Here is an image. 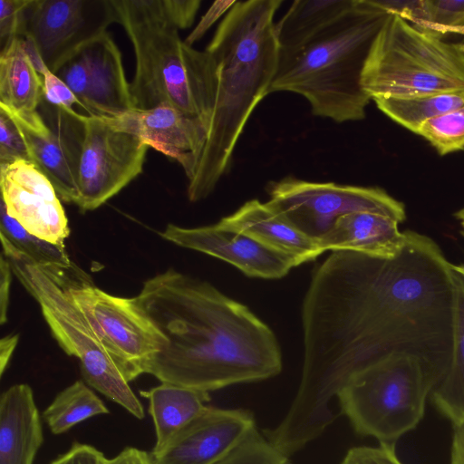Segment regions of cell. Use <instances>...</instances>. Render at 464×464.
Listing matches in <instances>:
<instances>
[{"label": "cell", "instance_id": "cell-41", "mask_svg": "<svg viewBox=\"0 0 464 464\" xmlns=\"http://www.w3.org/2000/svg\"><path fill=\"white\" fill-rule=\"evenodd\" d=\"M19 341L18 334H9L0 341V374H4Z\"/></svg>", "mask_w": 464, "mask_h": 464}, {"label": "cell", "instance_id": "cell-15", "mask_svg": "<svg viewBox=\"0 0 464 464\" xmlns=\"http://www.w3.org/2000/svg\"><path fill=\"white\" fill-rule=\"evenodd\" d=\"M1 204L30 234L65 246L70 227L60 198L45 175L32 162L0 164Z\"/></svg>", "mask_w": 464, "mask_h": 464}, {"label": "cell", "instance_id": "cell-44", "mask_svg": "<svg viewBox=\"0 0 464 464\" xmlns=\"http://www.w3.org/2000/svg\"><path fill=\"white\" fill-rule=\"evenodd\" d=\"M447 34H456L464 35V26L449 28V29L444 30L443 35H445Z\"/></svg>", "mask_w": 464, "mask_h": 464}, {"label": "cell", "instance_id": "cell-17", "mask_svg": "<svg viewBox=\"0 0 464 464\" xmlns=\"http://www.w3.org/2000/svg\"><path fill=\"white\" fill-rule=\"evenodd\" d=\"M160 236L177 246L221 259L251 277L278 279L294 267L282 255L218 223L197 227L169 223Z\"/></svg>", "mask_w": 464, "mask_h": 464}, {"label": "cell", "instance_id": "cell-39", "mask_svg": "<svg viewBox=\"0 0 464 464\" xmlns=\"http://www.w3.org/2000/svg\"><path fill=\"white\" fill-rule=\"evenodd\" d=\"M13 270L9 261L4 255L0 257V324H4L7 321V313L10 301V288L12 282Z\"/></svg>", "mask_w": 464, "mask_h": 464}, {"label": "cell", "instance_id": "cell-1", "mask_svg": "<svg viewBox=\"0 0 464 464\" xmlns=\"http://www.w3.org/2000/svg\"><path fill=\"white\" fill-rule=\"evenodd\" d=\"M406 234L392 258L335 251L314 269L302 304L300 385L270 430L284 450L295 453L321 435L336 418L330 401L353 375L390 354L418 356L440 380L447 372L457 273L434 240Z\"/></svg>", "mask_w": 464, "mask_h": 464}, {"label": "cell", "instance_id": "cell-16", "mask_svg": "<svg viewBox=\"0 0 464 464\" xmlns=\"http://www.w3.org/2000/svg\"><path fill=\"white\" fill-rule=\"evenodd\" d=\"M255 427L247 410L208 405L161 450L150 452L156 464H215Z\"/></svg>", "mask_w": 464, "mask_h": 464}, {"label": "cell", "instance_id": "cell-13", "mask_svg": "<svg viewBox=\"0 0 464 464\" xmlns=\"http://www.w3.org/2000/svg\"><path fill=\"white\" fill-rule=\"evenodd\" d=\"M53 72L90 116L119 119L135 110L121 53L107 31L72 51Z\"/></svg>", "mask_w": 464, "mask_h": 464}, {"label": "cell", "instance_id": "cell-26", "mask_svg": "<svg viewBox=\"0 0 464 464\" xmlns=\"http://www.w3.org/2000/svg\"><path fill=\"white\" fill-rule=\"evenodd\" d=\"M431 401L454 429L464 427V279L458 274L452 357L447 372L431 391Z\"/></svg>", "mask_w": 464, "mask_h": 464}, {"label": "cell", "instance_id": "cell-10", "mask_svg": "<svg viewBox=\"0 0 464 464\" xmlns=\"http://www.w3.org/2000/svg\"><path fill=\"white\" fill-rule=\"evenodd\" d=\"M66 292L127 381L146 373L166 340L136 298L108 294L94 284Z\"/></svg>", "mask_w": 464, "mask_h": 464}, {"label": "cell", "instance_id": "cell-45", "mask_svg": "<svg viewBox=\"0 0 464 464\" xmlns=\"http://www.w3.org/2000/svg\"><path fill=\"white\" fill-rule=\"evenodd\" d=\"M455 272L464 279V262L459 265H453Z\"/></svg>", "mask_w": 464, "mask_h": 464}, {"label": "cell", "instance_id": "cell-33", "mask_svg": "<svg viewBox=\"0 0 464 464\" xmlns=\"http://www.w3.org/2000/svg\"><path fill=\"white\" fill-rule=\"evenodd\" d=\"M31 0H0V45L4 50L24 30V14Z\"/></svg>", "mask_w": 464, "mask_h": 464}, {"label": "cell", "instance_id": "cell-7", "mask_svg": "<svg viewBox=\"0 0 464 464\" xmlns=\"http://www.w3.org/2000/svg\"><path fill=\"white\" fill-rule=\"evenodd\" d=\"M440 380L418 356L397 353L356 372L337 397L356 433L395 443L422 419Z\"/></svg>", "mask_w": 464, "mask_h": 464}, {"label": "cell", "instance_id": "cell-11", "mask_svg": "<svg viewBox=\"0 0 464 464\" xmlns=\"http://www.w3.org/2000/svg\"><path fill=\"white\" fill-rule=\"evenodd\" d=\"M82 120L75 205L86 212L100 208L142 172L149 147L121 118L82 115Z\"/></svg>", "mask_w": 464, "mask_h": 464}, {"label": "cell", "instance_id": "cell-38", "mask_svg": "<svg viewBox=\"0 0 464 464\" xmlns=\"http://www.w3.org/2000/svg\"><path fill=\"white\" fill-rule=\"evenodd\" d=\"M237 1H215L206 14L201 17L194 30L184 40L190 46L201 39L207 31L222 16L230 10Z\"/></svg>", "mask_w": 464, "mask_h": 464}, {"label": "cell", "instance_id": "cell-27", "mask_svg": "<svg viewBox=\"0 0 464 464\" xmlns=\"http://www.w3.org/2000/svg\"><path fill=\"white\" fill-rule=\"evenodd\" d=\"M108 413L104 402L89 385L76 381L55 396L43 417L52 433L60 435L93 416Z\"/></svg>", "mask_w": 464, "mask_h": 464}, {"label": "cell", "instance_id": "cell-43", "mask_svg": "<svg viewBox=\"0 0 464 464\" xmlns=\"http://www.w3.org/2000/svg\"><path fill=\"white\" fill-rule=\"evenodd\" d=\"M454 217L459 221L460 225V232L464 237V207L459 208L457 212H455Z\"/></svg>", "mask_w": 464, "mask_h": 464}, {"label": "cell", "instance_id": "cell-30", "mask_svg": "<svg viewBox=\"0 0 464 464\" xmlns=\"http://www.w3.org/2000/svg\"><path fill=\"white\" fill-rule=\"evenodd\" d=\"M215 464H291L288 456L252 429Z\"/></svg>", "mask_w": 464, "mask_h": 464}, {"label": "cell", "instance_id": "cell-32", "mask_svg": "<svg viewBox=\"0 0 464 464\" xmlns=\"http://www.w3.org/2000/svg\"><path fill=\"white\" fill-rule=\"evenodd\" d=\"M18 160L31 162L26 143L11 115L0 108V164Z\"/></svg>", "mask_w": 464, "mask_h": 464}, {"label": "cell", "instance_id": "cell-23", "mask_svg": "<svg viewBox=\"0 0 464 464\" xmlns=\"http://www.w3.org/2000/svg\"><path fill=\"white\" fill-rule=\"evenodd\" d=\"M140 393L149 401L155 426L156 443L151 452L161 450L210 401L208 392L167 382Z\"/></svg>", "mask_w": 464, "mask_h": 464}, {"label": "cell", "instance_id": "cell-35", "mask_svg": "<svg viewBox=\"0 0 464 464\" xmlns=\"http://www.w3.org/2000/svg\"><path fill=\"white\" fill-rule=\"evenodd\" d=\"M163 14L179 30L190 27L200 7L199 0H159Z\"/></svg>", "mask_w": 464, "mask_h": 464}, {"label": "cell", "instance_id": "cell-42", "mask_svg": "<svg viewBox=\"0 0 464 464\" xmlns=\"http://www.w3.org/2000/svg\"><path fill=\"white\" fill-rule=\"evenodd\" d=\"M450 464H464V427L457 428L454 430Z\"/></svg>", "mask_w": 464, "mask_h": 464}, {"label": "cell", "instance_id": "cell-8", "mask_svg": "<svg viewBox=\"0 0 464 464\" xmlns=\"http://www.w3.org/2000/svg\"><path fill=\"white\" fill-rule=\"evenodd\" d=\"M0 239L2 253L9 261L13 273L39 304L59 346L66 354L79 360L87 385L142 420L145 417L142 403L130 389L120 366L92 332L66 288L4 236L0 235Z\"/></svg>", "mask_w": 464, "mask_h": 464}, {"label": "cell", "instance_id": "cell-18", "mask_svg": "<svg viewBox=\"0 0 464 464\" xmlns=\"http://www.w3.org/2000/svg\"><path fill=\"white\" fill-rule=\"evenodd\" d=\"M121 119L149 148L177 160L188 180L192 178L208 135V127L200 120L166 103L134 110Z\"/></svg>", "mask_w": 464, "mask_h": 464}, {"label": "cell", "instance_id": "cell-36", "mask_svg": "<svg viewBox=\"0 0 464 464\" xmlns=\"http://www.w3.org/2000/svg\"><path fill=\"white\" fill-rule=\"evenodd\" d=\"M44 98L51 104L67 111H73L72 106L79 101L71 89L51 70L43 76Z\"/></svg>", "mask_w": 464, "mask_h": 464}, {"label": "cell", "instance_id": "cell-25", "mask_svg": "<svg viewBox=\"0 0 464 464\" xmlns=\"http://www.w3.org/2000/svg\"><path fill=\"white\" fill-rule=\"evenodd\" d=\"M356 0H296L276 24L280 53L296 51L355 5Z\"/></svg>", "mask_w": 464, "mask_h": 464}, {"label": "cell", "instance_id": "cell-14", "mask_svg": "<svg viewBox=\"0 0 464 464\" xmlns=\"http://www.w3.org/2000/svg\"><path fill=\"white\" fill-rule=\"evenodd\" d=\"M112 23L111 0H31L22 36L33 40L53 72L68 54L106 32Z\"/></svg>", "mask_w": 464, "mask_h": 464}, {"label": "cell", "instance_id": "cell-31", "mask_svg": "<svg viewBox=\"0 0 464 464\" xmlns=\"http://www.w3.org/2000/svg\"><path fill=\"white\" fill-rule=\"evenodd\" d=\"M413 25L443 37L444 30L464 26V0H422L420 19Z\"/></svg>", "mask_w": 464, "mask_h": 464}, {"label": "cell", "instance_id": "cell-6", "mask_svg": "<svg viewBox=\"0 0 464 464\" xmlns=\"http://www.w3.org/2000/svg\"><path fill=\"white\" fill-rule=\"evenodd\" d=\"M362 84L372 100L464 91V43L446 42L391 14L372 45Z\"/></svg>", "mask_w": 464, "mask_h": 464}, {"label": "cell", "instance_id": "cell-3", "mask_svg": "<svg viewBox=\"0 0 464 464\" xmlns=\"http://www.w3.org/2000/svg\"><path fill=\"white\" fill-rule=\"evenodd\" d=\"M282 3L237 1L206 48L216 61L218 86L207 143L188 180L191 202L214 191L253 111L268 94L279 63L274 18Z\"/></svg>", "mask_w": 464, "mask_h": 464}, {"label": "cell", "instance_id": "cell-5", "mask_svg": "<svg viewBox=\"0 0 464 464\" xmlns=\"http://www.w3.org/2000/svg\"><path fill=\"white\" fill-rule=\"evenodd\" d=\"M115 23L130 39L135 72L130 82L135 110L169 104L208 129L218 86V67L207 50L187 44L159 0H111Z\"/></svg>", "mask_w": 464, "mask_h": 464}, {"label": "cell", "instance_id": "cell-22", "mask_svg": "<svg viewBox=\"0 0 464 464\" xmlns=\"http://www.w3.org/2000/svg\"><path fill=\"white\" fill-rule=\"evenodd\" d=\"M44 98L43 77L20 37L0 51V108L23 118L35 113Z\"/></svg>", "mask_w": 464, "mask_h": 464}, {"label": "cell", "instance_id": "cell-24", "mask_svg": "<svg viewBox=\"0 0 464 464\" xmlns=\"http://www.w3.org/2000/svg\"><path fill=\"white\" fill-rule=\"evenodd\" d=\"M0 213V235L29 256L55 282L64 288L93 284L91 277L70 259L65 246L30 234L7 214L2 204Z\"/></svg>", "mask_w": 464, "mask_h": 464}, {"label": "cell", "instance_id": "cell-37", "mask_svg": "<svg viewBox=\"0 0 464 464\" xmlns=\"http://www.w3.org/2000/svg\"><path fill=\"white\" fill-rule=\"evenodd\" d=\"M108 459L96 448L80 442L73 443L63 454L50 464H107Z\"/></svg>", "mask_w": 464, "mask_h": 464}, {"label": "cell", "instance_id": "cell-9", "mask_svg": "<svg viewBox=\"0 0 464 464\" xmlns=\"http://www.w3.org/2000/svg\"><path fill=\"white\" fill-rule=\"evenodd\" d=\"M267 201L300 232L318 241L342 216L370 211L383 214L400 223L406 218L405 206L376 187L313 182L286 177L266 188Z\"/></svg>", "mask_w": 464, "mask_h": 464}, {"label": "cell", "instance_id": "cell-29", "mask_svg": "<svg viewBox=\"0 0 464 464\" xmlns=\"http://www.w3.org/2000/svg\"><path fill=\"white\" fill-rule=\"evenodd\" d=\"M418 135L444 156L464 150V104L451 111L425 121Z\"/></svg>", "mask_w": 464, "mask_h": 464}, {"label": "cell", "instance_id": "cell-12", "mask_svg": "<svg viewBox=\"0 0 464 464\" xmlns=\"http://www.w3.org/2000/svg\"><path fill=\"white\" fill-rule=\"evenodd\" d=\"M11 117L26 143L31 162L51 181L60 199L76 204L85 133L82 114L43 98L35 113Z\"/></svg>", "mask_w": 464, "mask_h": 464}, {"label": "cell", "instance_id": "cell-21", "mask_svg": "<svg viewBox=\"0 0 464 464\" xmlns=\"http://www.w3.org/2000/svg\"><path fill=\"white\" fill-rule=\"evenodd\" d=\"M44 442L32 388L10 386L0 397V464H33Z\"/></svg>", "mask_w": 464, "mask_h": 464}, {"label": "cell", "instance_id": "cell-4", "mask_svg": "<svg viewBox=\"0 0 464 464\" xmlns=\"http://www.w3.org/2000/svg\"><path fill=\"white\" fill-rule=\"evenodd\" d=\"M389 14L372 0H356L353 8L299 49L280 53L268 94H299L314 115L338 123L364 119L372 99L363 90L362 72Z\"/></svg>", "mask_w": 464, "mask_h": 464}, {"label": "cell", "instance_id": "cell-19", "mask_svg": "<svg viewBox=\"0 0 464 464\" xmlns=\"http://www.w3.org/2000/svg\"><path fill=\"white\" fill-rule=\"evenodd\" d=\"M218 223L254 238L285 256L293 266L314 260L324 253L316 241L292 226L268 202L248 200Z\"/></svg>", "mask_w": 464, "mask_h": 464}, {"label": "cell", "instance_id": "cell-40", "mask_svg": "<svg viewBox=\"0 0 464 464\" xmlns=\"http://www.w3.org/2000/svg\"><path fill=\"white\" fill-rule=\"evenodd\" d=\"M107 464H156V462L151 452L127 447L112 459H108Z\"/></svg>", "mask_w": 464, "mask_h": 464}, {"label": "cell", "instance_id": "cell-34", "mask_svg": "<svg viewBox=\"0 0 464 464\" xmlns=\"http://www.w3.org/2000/svg\"><path fill=\"white\" fill-rule=\"evenodd\" d=\"M341 464H402L395 452V443L380 442L379 446L351 448Z\"/></svg>", "mask_w": 464, "mask_h": 464}, {"label": "cell", "instance_id": "cell-2", "mask_svg": "<svg viewBox=\"0 0 464 464\" xmlns=\"http://www.w3.org/2000/svg\"><path fill=\"white\" fill-rule=\"evenodd\" d=\"M135 298L166 340L146 372L160 382L209 393L282 371L271 328L208 282L169 268Z\"/></svg>", "mask_w": 464, "mask_h": 464}, {"label": "cell", "instance_id": "cell-28", "mask_svg": "<svg viewBox=\"0 0 464 464\" xmlns=\"http://www.w3.org/2000/svg\"><path fill=\"white\" fill-rule=\"evenodd\" d=\"M377 108L397 124L417 133L427 121L464 104V91L411 99H374Z\"/></svg>", "mask_w": 464, "mask_h": 464}, {"label": "cell", "instance_id": "cell-20", "mask_svg": "<svg viewBox=\"0 0 464 464\" xmlns=\"http://www.w3.org/2000/svg\"><path fill=\"white\" fill-rule=\"evenodd\" d=\"M400 222L389 216L359 211L340 217L318 241L325 251H351L371 256L392 258L403 248L407 234Z\"/></svg>", "mask_w": 464, "mask_h": 464}]
</instances>
